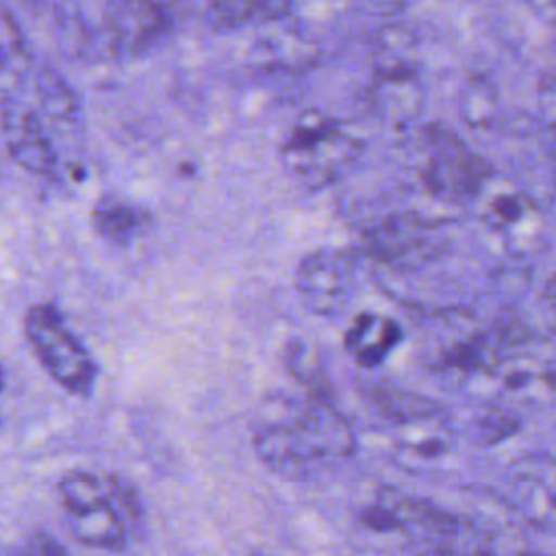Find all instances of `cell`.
I'll use <instances>...</instances> for the list:
<instances>
[{
  "instance_id": "cell-1",
  "label": "cell",
  "mask_w": 556,
  "mask_h": 556,
  "mask_svg": "<svg viewBox=\"0 0 556 556\" xmlns=\"http://www.w3.org/2000/svg\"><path fill=\"white\" fill-rule=\"evenodd\" d=\"M354 434L330 400L291 393L267 395L252 419V445L261 463L291 480H304L354 452Z\"/></svg>"
},
{
  "instance_id": "cell-2",
  "label": "cell",
  "mask_w": 556,
  "mask_h": 556,
  "mask_svg": "<svg viewBox=\"0 0 556 556\" xmlns=\"http://www.w3.org/2000/svg\"><path fill=\"white\" fill-rule=\"evenodd\" d=\"M72 534L98 549H124L141 528V504L132 486L113 473L76 469L56 484Z\"/></svg>"
},
{
  "instance_id": "cell-3",
  "label": "cell",
  "mask_w": 556,
  "mask_h": 556,
  "mask_svg": "<svg viewBox=\"0 0 556 556\" xmlns=\"http://www.w3.org/2000/svg\"><path fill=\"white\" fill-rule=\"evenodd\" d=\"M361 152V141L337 119L319 111H304L285 146L280 159L285 169L306 187H326L339 180Z\"/></svg>"
},
{
  "instance_id": "cell-4",
  "label": "cell",
  "mask_w": 556,
  "mask_h": 556,
  "mask_svg": "<svg viewBox=\"0 0 556 556\" xmlns=\"http://www.w3.org/2000/svg\"><path fill=\"white\" fill-rule=\"evenodd\" d=\"M421 161L417 163L419 189L441 204H460L480 195L491 178V165L441 124L421 128Z\"/></svg>"
},
{
  "instance_id": "cell-5",
  "label": "cell",
  "mask_w": 556,
  "mask_h": 556,
  "mask_svg": "<svg viewBox=\"0 0 556 556\" xmlns=\"http://www.w3.org/2000/svg\"><path fill=\"white\" fill-rule=\"evenodd\" d=\"M24 334L59 387L74 395H89L93 391L98 380L96 361L52 304L39 302L26 311Z\"/></svg>"
},
{
  "instance_id": "cell-6",
  "label": "cell",
  "mask_w": 556,
  "mask_h": 556,
  "mask_svg": "<svg viewBox=\"0 0 556 556\" xmlns=\"http://www.w3.org/2000/svg\"><path fill=\"white\" fill-rule=\"evenodd\" d=\"M445 248L439 222L417 211L382 217L363 235V254L374 263L408 271L432 263Z\"/></svg>"
},
{
  "instance_id": "cell-7",
  "label": "cell",
  "mask_w": 556,
  "mask_h": 556,
  "mask_svg": "<svg viewBox=\"0 0 556 556\" xmlns=\"http://www.w3.org/2000/svg\"><path fill=\"white\" fill-rule=\"evenodd\" d=\"M358 285V254L352 250L321 248L308 252L295 269V291L300 302L319 317L341 315Z\"/></svg>"
},
{
  "instance_id": "cell-8",
  "label": "cell",
  "mask_w": 556,
  "mask_h": 556,
  "mask_svg": "<svg viewBox=\"0 0 556 556\" xmlns=\"http://www.w3.org/2000/svg\"><path fill=\"white\" fill-rule=\"evenodd\" d=\"M426 363L437 371L469 376L497 369L500 356L495 341L471 317L445 313L426 343Z\"/></svg>"
},
{
  "instance_id": "cell-9",
  "label": "cell",
  "mask_w": 556,
  "mask_h": 556,
  "mask_svg": "<svg viewBox=\"0 0 556 556\" xmlns=\"http://www.w3.org/2000/svg\"><path fill=\"white\" fill-rule=\"evenodd\" d=\"M482 224L500 235L506 245L523 250L539 241L543 215L534 198L519 189L493 191L482 204Z\"/></svg>"
},
{
  "instance_id": "cell-10",
  "label": "cell",
  "mask_w": 556,
  "mask_h": 556,
  "mask_svg": "<svg viewBox=\"0 0 556 556\" xmlns=\"http://www.w3.org/2000/svg\"><path fill=\"white\" fill-rule=\"evenodd\" d=\"M0 132L9 156L33 174H50L56 165V152L48 141L39 115L22 104L9 102L0 115Z\"/></svg>"
},
{
  "instance_id": "cell-11",
  "label": "cell",
  "mask_w": 556,
  "mask_h": 556,
  "mask_svg": "<svg viewBox=\"0 0 556 556\" xmlns=\"http://www.w3.org/2000/svg\"><path fill=\"white\" fill-rule=\"evenodd\" d=\"M104 20L111 41L122 54L146 52L167 26L159 0H106Z\"/></svg>"
},
{
  "instance_id": "cell-12",
  "label": "cell",
  "mask_w": 556,
  "mask_h": 556,
  "mask_svg": "<svg viewBox=\"0 0 556 556\" xmlns=\"http://www.w3.org/2000/svg\"><path fill=\"white\" fill-rule=\"evenodd\" d=\"M369 109L391 128H406L415 124L426 104V89L419 74L376 76L369 87Z\"/></svg>"
},
{
  "instance_id": "cell-13",
  "label": "cell",
  "mask_w": 556,
  "mask_h": 556,
  "mask_svg": "<svg viewBox=\"0 0 556 556\" xmlns=\"http://www.w3.org/2000/svg\"><path fill=\"white\" fill-rule=\"evenodd\" d=\"M402 326L380 313H358L343 334V348L365 369L382 365L402 343Z\"/></svg>"
},
{
  "instance_id": "cell-14",
  "label": "cell",
  "mask_w": 556,
  "mask_h": 556,
  "mask_svg": "<svg viewBox=\"0 0 556 556\" xmlns=\"http://www.w3.org/2000/svg\"><path fill=\"white\" fill-rule=\"evenodd\" d=\"M371 65L376 76L417 74V39L415 33L400 24H382L371 37Z\"/></svg>"
},
{
  "instance_id": "cell-15",
  "label": "cell",
  "mask_w": 556,
  "mask_h": 556,
  "mask_svg": "<svg viewBox=\"0 0 556 556\" xmlns=\"http://www.w3.org/2000/svg\"><path fill=\"white\" fill-rule=\"evenodd\" d=\"M456 111L467 128L484 130L493 126L500 113V93L493 78L486 74H469L458 89Z\"/></svg>"
},
{
  "instance_id": "cell-16",
  "label": "cell",
  "mask_w": 556,
  "mask_h": 556,
  "mask_svg": "<svg viewBox=\"0 0 556 556\" xmlns=\"http://www.w3.org/2000/svg\"><path fill=\"white\" fill-rule=\"evenodd\" d=\"M143 226L146 215L124 202H109L93 211V228L111 245H128Z\"/></svg>"
},
{
  "instance_id": "cell-17",
  "label": "cell",
  "mask_w": 556,
  "mask_h": 556,
  "mask_svg": "<svg viewBox=\"0 0 556 556\" xmlns=\"http://www.w3.org/2000/svg\"><path fill=\"white\" fill-rule=\"evenodd\" d=\"M504 389L521 402H541L556 393V378L543 367L515 365L504 374Z\"/></svg>"
},
{
  "instance_id": "cell-18",
  "label": "cell",
  "mask_w": 556,
  "mask_h": 556,
  "mask_svg": "<svg viewBox=\"0 0 556 556\" xmlns=\"http://www.w3.org/2000/svg\"><path fill=\"white\" fill-rule=\"evenodd\" d=\"M287 365H289L291 374L302 382V387H306V393L332 402V387H330L317 356L308 350V345L293 343L287 354Z\"/></svg>"
},
{
  "instance_id": "cell-19",
  "label": "cell",
  "mask_w": 556,
  "mask_h": 556,
  "mask_svg": "<svg viewBox=\"0 0 556 556\" xmlns=\"http://www.w3.org/2000/svg\"><path fill=\"white\" fill-rule=\"evenodd\" d=\"M37 100L50 117L72 119L78 111V104H76L72 91L52 72H41L37 76Z\"/></svg>"
},
{
  "instance_id": "cell-20",
  "label": "cell",
  "mask_w": 556,
  "mask_h": 556,
  "mask_svg": "<svg viewBox=\"0 0 556 556\" xmlns=\"http://www.w3.org/2000/svg\"><path fill=\"white\" fill-rule=\"evenodd\" d=\"M24 63V39L13 15L0 4V74L15 72Z\"/></svg>"
},
{
  "instance_id": "cell-21",
  "label": "cell",
  "mask_w": 556,
  "mask_h": 556,
  "mask_svg": "<svg viewBox=\"0 0 556 556\" xmlns=\"http://www.w3.org/2000/svg\"><path fill=\"white\" fill-rule=\"evenodd\" d=\"M213 17L224 26H239L256 17L258 0H208Z\"/></svg>"
},
{
  "instance_id": "cell-22",
  "label": "cell",
  "mask_w": 556,
  "mask_h": 556,
  "mask_svg": "<svg viewBox=\"0 0 556 556\" xmlns=\"http://www.w3.org/2000/svg\"><path fill=\"white\" fill-rule=\"evenodd\" d=\"M13 556H67V552L48 532H35L15 549Z\"/></svg>"
},
{
  "instance_id": "cell-23",
  "label": "cell",
  "mask_w": 556,
  "mask_h": 556,
  "mask_svg": "<svg viewBox=\"0 0 556 556\" xmlns=\"http://www.w3.org/2000/svg\"><path fill=\"white\" fill-rule=\"evenodd\" d=\"M541 315L547 330L556 337V271L545 280L541 289Z\"/></svg>"
},
{
  "instance_id": "cell-24",
  "label": "cell",
  "mask_w": 556,
  "mask_h": 556,
  "mask_svg": "<svg viewBox=\"0 0 556 556\" xmlns=\"http://www.w3.org/2000/svg\"><path fill=\"white\" fill-rule=\"evenodd\" d=\"M363 11L374 13V15H382V17H393L400 15L410 0H354Z\"/></svg>"
},
{
  "instance_id": "cell-25",
  "label": "cell",
  "mask_w": 556,
  "mask_h": 556,
  "mask_svg": "<svg viewBox=\"0 0 556 556\" xmlns=\"http://www.w3.org/2000/svg\"><path fill=\"white\" fill-rule=\"evenodd\" d=\"M539 106L545 124L556 119V78H543L539 87Z\"/></svg>"
},
{
  "instance_id": "cell-26",
  "label": "cell",
  "mask_w": 556,
  "mask_h": 556,
  "mask_svg": "<svg viewBox=\"0 0 556 556\" xmlns=\"http://www.w3.org/2000/svg\"><path fill=\"white\" fill-rule=\"evenodd\" d=\"M291 0H258L256 17L261 20H280L289 13Z\"/></svg>"
},
{
  "instance_id": "cell-27",
  "label": "cell",
  "mask_w": 556,
  "mask_h": 556,
  "mask_svg": "<svg viewBox=\"0 0 556 556\" xmlns=\"http://www.w3.org/2000/svg\"><path fill=\"white\" fill-rule=\"evenodd\" d=\"M532 13L556 28V0H526Z\"/></svg>"
},
{
  "instance_id": "cell-28",
  "label": "cell",
  "mask_w": 556,
  "mask_h": 556,
  "mask_svg": "<svg viewBox=\"0 0 556 556\" xmlns=\"http://www.w3.org/2000/svg\"><path fill=\"white\" fill-rule=\"evenodd\" d=\"M547 154L556 161V119L547 124Z\"/></svg>"
},
{
  "instance_id": "cell-29",
  "label": "cell",
  "mask_w": 556,
  "mask_h": 556,
  "mask_svg": "<svg viewBox=\"0 0 556 556\" xmlns=\"http://www.w3.org/2000/svg\"><path fill=\"white\" fill-rule=\"evenodd\" d=\"M2 384H4V371H2V367H0V391H2Z\"/></svg>"
},
{
  "instance_id": "cell-30",
  "label": "cell",
  "mask_w": 556,
  "mask_h": 556,
  "mask_svg": "<svg viewBox=\"0 0 556 556\" xmlns=\"http://www.w3.org/2000/svg\"><path fill=\"white\" fill-rule=\"evenodd\" d=\"M521 556H543V554H521Z\"/></svg>"
}]
</instances>
